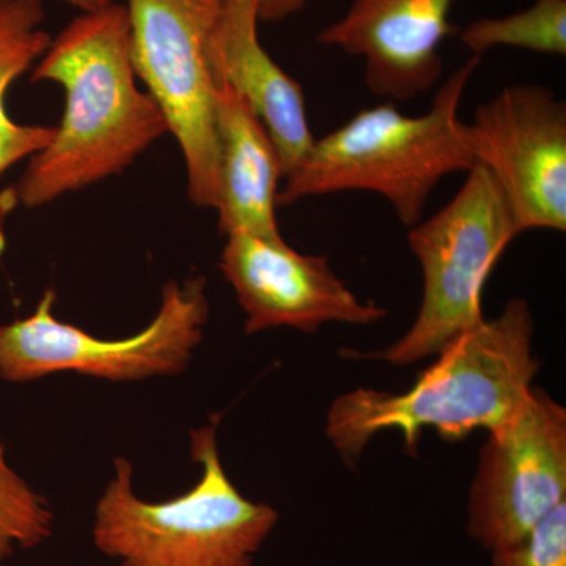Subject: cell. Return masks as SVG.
<instances>
[{"label":"cell","instance_id":"6da1fadb","mask_svg":"<svg viewBox=\"0 0 566 566\" xmlns=\"http://www.w3.org/2000/svg\"><path fill=\"white\" fill-rule=\"evenodd\" d=\"M32 82H55L65 111L46 148L32 156L14 203L40 208L120 175L169 133L158 104L137 85L128 11L112 2L81 11L32 70Z\"/></svg>","mask_w":566,"mask_h":566},{"label":"cell","instance_id":"8fae6325","mask_svg":"<svg viewBox=\"0 0 566 566\" xmlns=\"http://www.w3.org/2000/svg\"><path fill=\"white\" fill-rule=\"evenodd\" d=\"M457 0H349L348 9L316 35L322 46L364 61L368 92L408 103L433 91L444 73L441 48L455 28Z\"/></svg>","mask_w":566,"mask_h":566},{"label":"cell","instance_id":"4fadbf2b","mask_svg":"<svg viewBox=\"0 0 566 566\" xmlns=\"http://www.w3.org/2000/svg\"><path fill=\"white\" fill-rule=\"evenodd\" d=\"M216 132L219 232L282 237L275 219L282 180L277 150L249 104L223 82H216Z\"/></svg>","mask_w":566,"mask_h":566},{"label":"cell","instance_id":"52a82bcc","mask_svg":"<svg viewBox=\"0 0 566 566\" xmlns=\"http://www.w3.org/2000/svg\"><path fill=\"white\" fill-rule=\"evenodd\" d=\"M125 7L137 80L178 142L189 200L216 211L221 188L210 50L223 0H126Z\"/></svg>","mask_w":566,"mask_h":566},{"label":"cell","instance_id":"277c9868","mask_svg":"<svg viewBox=\"0 0 566 566\" xmlns=\"http://www.w3.org/2000/svg\"><path fill=\"white\" fill-rule=\"evenodd\" d=\"M218 417L189 431L197 485L148 502L133 486V464L115 458L114 476L95 510L93 545L120 566H252L279 513L240 493L223 469Z\"/></svg>","mask_w":566,"mask_h":566},{"label":"cell","instance_id":"9a60e30c","mask_svg":"<svg viewBox=\"0 0 566 566\" xmlns=\"http://www.w3.org/2000/svg\"><path fill=\"white\" fill-rule=\"evenodd\" d=\"M460 41L479 59L497 48L565 57L566 0H534L506 17L479 18L461 29Z\"/></svg>","mask_w":566,"mask_h":566},{"label":"cell","instance_id":"7c38bea8","mask_svg":"<svg viewBox=\"0 0 566 566\" xmlns=\"http://www.w3.org/2000/svg\"><path fill=\"white\" fill-rule=\"evenodd\" d=\"M256 0H223L211 40L216 82L230 85L263 123L281 161L282 180L304 161L316 137L303 85L268 54L259 39Z\"/></svg>","mask_w":566,"mask_h":566},{"label":"cell","instance_id":"2e32d148","mask_svg":"<svg viewBox=\"0 0 566 566\" xmlns=\"http://www.w3.org/2000/svg\"><path fill=\"white\" fill-rule=\"evenodd\" d=\"M54 520L46 499L11 468L0 442V562L43 545L54 534Z\"/></svg>","mask_w":566,"mask_h":566},{"label":"cell","instance_id":"8992f818","mask_svg":"<svg viewBox=\"0 0 566 566\" xmlns=\"http://www.w3.org/2000/svg\"><path fill=\"white\" fill-rule=\"evenodd\" d=\"M46 290L28 318L0 324V379L31 382L73 371L112 382L180 375L191 364L210 318L207 279L167 282L161 307L147 327L125 338H98L54 315Z\"/></svg>","mask_w":566,"mask_h":566},{"label":"cell","instance_id":"ba28073f","mask_svg":"<svg viewBox=\"0 0 566 566\" xmlns=\"http://www.w3.org/2000/svg\"><path fill=\"white\" fill-rule=\"evenodd\" d=\"M565 502L566 411L534 386L506 422L488 431L469 491L468 532L494 553Z\"/></svg>","mask_w":566,"mask_h":566},{"label":"cell","instance_id":"30bf717a","mask_svg":"<svg viewBox=\"0 0 566 566\" xmlns=\"http://www.w3.org/2000/svg\"><path fill=\"white\" fill-rule=\"evenodd\" d=\"M226 237L219 268L243 308L245 334L277 327L311 334L324 324L371 326L386 318V308L357 297L326 256L294 251L282 237Z\"/></svg>","mask_w":566,"mask_h":566},{"label":"cell","instance_id":"e0dca14e","mask_svg":"<svg viewBox=\"0 0 566 566\" xmlns=\"http://www.w3.org/2000/svg\"><path fill=\"white\" fill-rule=\"evenodd\" d=\"M491 554L493 566H566V502L523 539Z\"/></svg>","mask_w":566,"mask_h":566},{"label":"cell","instance_id":"5bb4252c","mask_svg":"<svg viewBox=\"0 0 566 566\" xmlns=\"http://www.w3.org/2000/svg\"><path fill=\"white\" fill-rule=\"evenodd\" d=\"M44 20V0H7L0 6V177L46 148L54 137L55 126L17 123L6 106L13 82L33 69L50 46Z\"/></svg>","mask_w":566,"mask_h":566},{"label":"cell","instance_id":"9c48e42d","mask_svg":"<svg viewBox=\"0 0 566 566\" xmlns=\"http://www.w3.org/2000/svg\"><path fill=\"white\" fill-rule=\"evenodd\" d=\"M475 161L504 192L517 232L566 230V103L542 84H513L468 123Z\"/></svg>","mask_w":566,"mask_h":566},{"label":"cell","instance_id":"7a4b0ae2","mask_svg":"<svg viewBox=\"0 0 566 566\" xmlns=\"http://www.w3.org/2000/svg\"><path fill=\"white\" fill-rule=\"evenodd\" d=\"M535 318L523 297H513L501 315L483 319L450 342L405 392L349 390L335 398L326 436L349 468L365 447L385 431L403 436L416 455L423 430L447 442L479 430L493 431L520 408L539 370L534 349Z\"/></svg>","mask_w":566,"mask_h":566},{"label":"cell","instance_id":"3957f363","mask_svg":"<svg viewBox=\"0 0 566 566\" xmlns=\"http://www.w3.org/2000/svg\"><path fill=\"white\" fill-rule=\"evenodd\" d=\"M482 59L458 66L438 88L422 115H406L395 103L357 112L315 139L304 161L283 180L277 205L314 197L365 191L385 197L398 221L411 229L449 175L475 166L468 123L460 118L465 88Z\"/></svg>","mask_w":566,"mask_h":566},{"label":"cell","instance_id":"d6986e66","mask_svg":"<svg viewBox=\"0 0 566 566\" xmlns=\"http://www.w3.org/2000/svg\"><path fill=\"white\" fill-rule=\"evenodd\" d=\"M6 2L7 0H0V6ZM62 2L69 3V6L80 11H93L103 9V7L109 6L115 0H62Z\"/></svg>","mask_w":566,"mask_h":566},{"label":"cell","instance_id":"5b68a950","mask_svg":"<svg viewBox=\"0 0 566 566\" xmlns=\"http://www.w3.org/2000/svg\"><path fill=\"white\" fill-rule=\"evenodd\" d=\"M465 174L446 207L409 229V249L423 277L415 323L385 349H348L346 357L408 367L438 356L458 335L485 319L482 294L488 277L520 232L493 174L479 163Z\"/></svg>","mask_w":566,"mask_h":566},{"label":"cell","instance_id":"ac0fdd59","mask_svg":"<svg viewBox=\"0 0 566 566\" xmlns=\"http://www.w3.org/2000/svg\"><path fill=\"white\" fill-rule=\"evenodd\" d=\"M312 0H256L260 22H281L307 9Z\"/></svg>","mask_w":566,"mask_h":566}]
</instances>
